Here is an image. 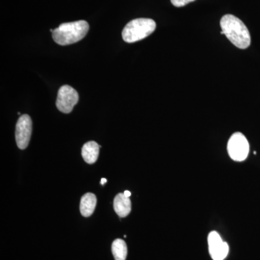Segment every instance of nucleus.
Wrapping results in <instances>:
<instances>
[{
  "label": "nucleus",
  "instance_id": "f257e3e1",
  "mask_svg": "<svg viewBox=\"0 0 260 260\" xmlns=\"http://www.w3.org/2000/svg\"><path fill=\"white\" fill-rule=\"evenodd\" d=\"M224 35L237 48L245 49L250 46L251 37L245 24L233 15H225L220 22Z\"/></svg>",
  "mask_w": 260,
  "mask_h": 260
},
{
  "label": "nucleus",
  "instance_id": "f03ea898",
  "mask_svg": "<svg viewBox=\"0 0 260 260\" xmlns=\"http://www.w3.org/2000/svg\"><path fill=\"white\" fill-rule=\"evenodd\" d=\"M88 30V23L85 20H78L61 24L58 28L54 29L52 37L59 45H70L82 40Z\"/></svg>",
  "mask_w": 260,
  "mask_h": 260
},
{
  "label": "nucleus",
  "instance_id": "7ed1b4c3",
  "mask_svg": "<svg viewBox=\"0 0 260 260\" xmlns=\"http://www.w3.org/2000/svg\"><path fill=\"white\" fill-rule=\"evenodd\" d=\"M156 23L150 18H138L131 20L122 30L124 42L134 43L149 37L155 31Z\"/></svg>",
  "mask_w": 260,
  "mask_h": 260
},
{
  "label": "nucleus",
  "instance_id": "20e7f679",
  "mask_svg": "<svg viewBox=\"0 0 260 260\" xmlns=\"http://www.w3.org/2000/svg\"><path fill=\"white\" fill-rule=\"evenodd\" d=\"M227 150L232 160L244 161L249 155V142L242 133H234L228 142Z\"/></svg>",
  "mask_w": 260,
  "mask_h": 260
},
{
  "label": "nucleus",
  "instance_id": "39448f33",
  "mask_svg": "<svg viewBox=\"0 0 260 260\" xmlns=\"http://www.w3.org/2000/svg\"><path fill=\"white\" fill-rule=\"evenodd\" d=\"M78 101L79 95L78 92L70 85H63L58 91L56 107L61 112L69 114L78 104Z\"/></svg>",
  "mask_w": 260,
  "mask_h": 260
},
{
  "label": "nucleus",
  "instance_id": "423d86ee",
  "mask_svg": "<svg viewBox=\"0 0 260 260\" xmlns=\"http://www.w3.org/2000/svg\"><path fill=\"white\" fill-rule=\"evenodd\" d=\"M32 133V120L28 114L19 118L15 130V138L19 148L24 150L28 147Z\"/></svg>",
  "mask_w": 260,
  "mask_h": 260
},
{
  "label": "nucleus",
  "instance_id": "0eeeda50",
  "mask_svg": "<svg viewBox=\"0 0 260 260\" xmlns=\"http://www.w3.org/2000/svg\"><path fill=\"white\" fill-rule=\"evenodd\" d=\"M209 252L213 260H223L229 252V244L222 240L218 232H212L208 236Z\"/></svg>",
  "mask_w": 260,
  "mask_h": 260
},
{
  "label": "nucleus",
  "instance_id": "6e6552de",
  "mask_svg": "<svg viewBox=\"0 0 260 260\" xmlns=\"http://www.w3.org/2000/svg\"><path fill=\"white\" fill-rule=\"evenodd\" d=\"M114 208L116 214L120 218L127 216L132 210L129 198L121 193L116 195L114 200Z\"/></svg>",
  "mask_w": 260,
  "mask_h": 260
},
{
  "label": "nucleus",
  "instance_id": "1a4fd4ad",
  "mask_svg": "<svg viewBox=\"0 0 260 260\" xmlns=\"http://www.w3.org/2000/svg\"><path fill=\"white\" fill-rule=\"evenodd\" d=\"M101 146L94 141L88 142L82 148V156L87 164H93L96 162Z\"/></svg>",
  "mask_w": 260,
  "mask_h": 260
},
{
  "label": "nucleus",
  "instance_id": "9d476101",
  "mask_svg": "<svg viewBox=\"0 0 260 260\" xmlns=\"http://www.w3.org/2000/svg\"><path fill=\"white\" fill-rule=\"evenodd\" d=\"M97 199L93 193L84 194L80 201V213L84 217H89L93 213L96 206Z\"/></svg>",
  "mask_w": 260,
  "mask_h": 260
},
{
  "label": "nucleus",
  "instance_id": "9b49d317",
  "mask_svg": "<svg viewBox=\"0 0 260 260\" xmlns=\"http://www.w3.org/2000/svg\"><path fill=\"white\" fill-rule=\"evenodd\" d=\"M112 251L115 260H125L127 255V246L122 239H117L112 243Z\"/></svg>",
  "mask_w": 260,
  "mask_h": 260
},
{
  "label": "nucleus",
  "instance_id": "f8f14e48",
  "mask_svg": "<svg viewBox=\"0 0 260 260\" xmlns=\"http://www.w3.org/2000/svg\"><path fill=\"white\" fill-rule=\"evenodd\" d=\"M195 0H171L174 6L177 7V8H181V7L185 6V5L189 4V3H192Z\"/></svg>",
  "mask_w": 260,
  "mask_h": 260
},
{
  "label": "nucleus",
  "instance_id": "ddd939ff",
  "mask_svg": "<svg viewBox=\"0 0 260 260\" xmlns=\"http://www.w3.org/2000/svg\"><path fill=\"white\" fill-rule=\"evenodd\" d=\"M123 194L125 195L126 197H127V198H129V197L131 196V192L128 190L124 191V192L123 193Z\"/></svg>",
  "mask_w": 260,
  "mask_h": 260
},
{
  "label": "nucleus",
  "instance_id": "4468645a",
  "mask_svg": "<svg viewBox=\"0 0 260 260\" xmlns=\"http://www.w3.org/2000/svg\"><path fill=\"white\" fill-rule=\"evenodd\" d=\"M107 182V179H105V178H103L102 179V180H101V184H102V185H104V184H106V183Z\"/></svg>",
  "mask_w": 260,
  "mask_h": 260
}]
</instances>
